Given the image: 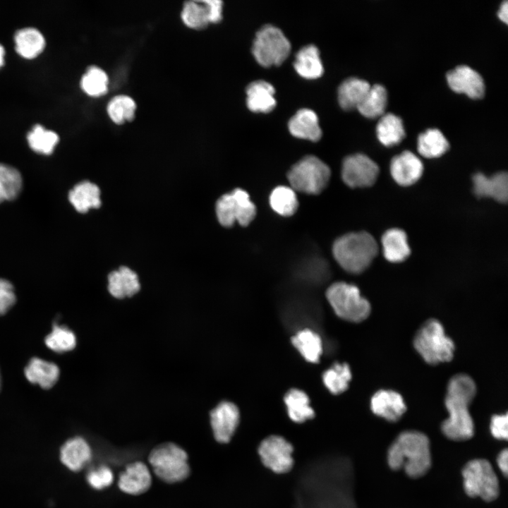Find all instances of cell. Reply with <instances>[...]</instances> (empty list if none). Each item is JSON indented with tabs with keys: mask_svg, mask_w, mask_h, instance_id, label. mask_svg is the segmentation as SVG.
<instances>
[{
	"mask_svg": "<svg viewBox=\"0 0 508 508\" xmlns=\"http://www.w3.org/2000/svg\"><path fill=\"white\" fill-rule=\"evenodd\" d=\"M476 392L474 381L466 375H456L449 382L445 397L449 416L441 424L447 439L462 442L473 437L475 426L468 408Z\"/></svg>",
	"mask_w": 508,
	"mask_h": 508,
	"instance_id": "cell-1",
	"label": "cell"
},
{
	"mask_svg": "<svg viewBox=\"0 0 508 508\" xmlns=\"http://www.w3.org/2000/svg\"><path fill=\"white\" fill-rule=\"evenodd\" d=\"M387 463L392 470H402L411 478L424 476L432 466L430 439L415 430L400 433L388 447Z\"/></svg>",
	"mask_w": 508,
	"mask_h": 508,
	"instance_id": "cell-2",
	"label": "cell"
},
{
	"mask_svg": "<svg viewBox=\"0 0 508 508\" xmlns=\"http://www.w3.org/2000/svg\"><path fill=\"white\" fill-rule=\"evenodd\" d=\"M377 250V241L365 231L343 235L334 242L332 246L333 256L337 263L353 274L361 273L367 269Z\"/></svg>",
	"mask_w": 508,
	"mask_h": 508,
	"instance_id": "cell-3",
	"label": "cell"
},
{
	"mask_svg": "<svg viewBox=\"0 0 508 508\" xmlns=\"http://www.w3.org/2000/svg\"><path fill=\"white\" fill-rule=\"evenodd\" d=\"M463 488L466 495L492 502L500 495L499 478L492 464L486 459L476 458L467 461L461 469Z\"/></svg>",
	"mask_w": 508,
	"mask_h": 508,
	"instance_id": "cell-4",
	"label": "cell"
},
{
	"mask_svg": "<svg viewBox=\"0 0 508 508\" xmlns=\"http://www.w3.org/2000/svg\"><path fill=\"white\" fill-rule=\"evenodd\" d=\"M413 346L425 361L432 365L449 361L454 355V342L436 320L423 324L414 337Z\"/></svg>",
	"mask_w": 508,
	"mask_h": 508,
	"instance_id": "cell-5",
	"label": "cell"
},
{
	"mask_svg": "<svg viewBox=\"0 0 508 508\" xmlns=\"http://www.w3.org/2000/svg\"><path fill=\"white\" fill-rule=\"evenodd\" d=\"M326 296L336 315L343 320L359 322L370 313V303L353 284L335 282L328 287Z\"/></svg>",
	"mask_w": 508,
	"mask_h": 508,
	"instance_id": "cell-6",
	"label": "cell"
},
{
	"mask_svg": "<svg viewBox=\"0 0 508 508\" xmlns=\"http://www.w3.org/2000/svg\"><path fill=\"white\" fill-rule=\"evenodd\" d=\"M331 176L329 167L318 157L306 156L288 172L287 178L295 191L317 195L327 186Z\"/></svg>",
	"mask_w": 508,
	"mask_h": 508,
	"instance_id": "cell-7",
	"label": "cell"
},
{
	"mask_svg": "<svg viewBox=\"0 0 508 508\" xmlns=\"http://www.w3.org/2000/svg\"><path fill=\"white\" fill-rule=\"evenodd\" d=\"M148 459L156 476L165 482H180L189 476L187 454L176 444L166 442L157 446Z\"/></svg>",
	"mask_w": 508,
	"mask_h": 508,
	"instance_id": "cell-8",
	"label": "cell"
},
{
	"mask_svg": "<svg viewBox=\"0 0 508 508\" xmlns=\"http://www.w3.org/2000/svg\"><path fill=\"white\" fill-rule=\"evenodd\" d=\"M291 52V44L283 32L272 25L262 27L256 33L252 53L264 67L282 64Z\"/></svg>",
	"mask_w": 508,
	"mask_h": 508,
	"instance_id": "cell-9",
	"label": "cell"
},
{
	"mask_svg": "<svg viewBox=\"0 0 508 508\" xmlns=\"http://www.w3.org/2000/svg\"><path fill=\"white\" fill-rule=\"evenodd\" d=\"M215 210L219 222L225 227L233 226L236 222L248 226L256 214V207L248 193L241 188L222 195L216 202Z\"/></svg>",
	"mask_w": 508,
	"mask_h": 508,
	"instance_id": "cell-10",
	"label": "cell"
},
{
	"mask_svg": "<svg viewBox=\"0 0 508 508\" xmlns=\"http://www.w3.org/2000/svg\"><path fill=\"white\" fill-rule=\"evenodd\" d=\"M258 452L262 464L275 473H286L294 466L293 445L282 436H268L260 443Z\"/></svg>",
	"mask_w": 508,
	"mask_h": 508,
	"instance_id": "cell-11",
	"label": "cell"
},
{
	"mask_svg": "<svg viewBox=\"0 0 508 508\" xmlns=\"http://www.w3.org/2000/svg\"><path fill=\"white\" fill-rule=\"evenodd\" d=\"M379 173L377 164L364 154L358 153L344 158L341 167L343 181L351 188L372 186Z\"/></svg>",
	"mask_w": 508,
	"mask_h": 508,
	"instance_id": "cell-12",
	"label": "cell"
},
{
	"mask_svg": "<svg viewBox=\"0 0 508 508\" xmlns=\"http://www.w3.org/2000/svg\"><path fill=\"white\" fill-rule=\"evenodd\" d=\"M238 407L230 401L219 403L210 412V423L215 440L219 443H228L239 423Z\"/></svg>",
	"mask_w": 508,
	"mask_h": 508,
	"instance_id": "cell-13",
	"label": "cell"
},
{
	"mask_svg": "<svg viewBox=\"0 0 508 508\" xmlns=\"http://www.w3.org/2000/svg\"><path fill=\"white\" fill-rule=\"evenodd\" d=\"M449 87L455 92H464L476 99L483 96L485 83L481 75L467 65H459L447 73Z\"/></svg>",
	"mask_w": 508,
	"mask_h": 508,
	"instance_id": "cell-14",
	"label": "cell"
},
{
	"mask_svg": "<svg viewBox=\"0 0 508 508\" xmlns=\"http://www.w3.org/2000/svg\"><path fill=\"white\" fill-rule=\"evenodd\" d=\"M390 171L392 178L398 184L408 186L413 184L421 178L423 171V165L414 153L405 150L392 158Z\"/></svg>",
	"mask_w": 508,
	"mask_h": 508,
	"instance_id": "cell-15",
	"label": "cell"
},
{
	"mask_svg": "<svg viewBox=\"0 0 508 508\" xmlns=\"http://www.w3.org/2000/svg\"><path fill=\"white\" fill-rule=\"evenodd\" d=\"M370 409L376 416L389 422H397L406 412V406L399 393L382 389L373 396Z\"/></svg>",
	"mask_w": 508,
	"mask_h": 508,
	"instance_id": "cell-16",
	"label": "cell"
},
{
	"mask_svg": "<svg viewBox=\"0 0 508 508\" xmlns=\"http://www.w3.org/2000/svg\"><path fill=\"white\" fill-rule=\"evenodd\" d=\"M59 454L61 463L69 470L77 472L90 461L92 451L84 438L76 436L61 445Z\"/></svg>",
	"mask_w": 508,
	"mask_h": 508,
	"instance_id": "cell-17",
	"label": "cell"
},
{
	"mask_svg": "<svg viewBox=\"0 0 508 508\" xmlns=\"http://www.w3.org/2000/svg\"><path fill=\"white\" fill-rule=\"evenodd\" d=\"M152 483L151 473L147 466L140 461L128 464L121 473L119 488L131 495H140L146 492Z\"/></svg>",
	"mask_w": 508,
	"mask_h": 508,
	"instance_id": "cell-18",
	"label": "cell"
},
{
	"mask_svg": "<svg viewBox=\"0 0 508 508\" xmlns=\"http://www.w3.org/2000/svg\"><path fill=\"white\" fill-rule=\"evenodd\" d=\"M473 192L478 197H490L500 202H506L508 198V175L500 172L492 177L481 173L473 176Z\"/></svg>",
	"mask_w": 508,
	"mask_h": 508,
	"instance_id": "cell-19",
	"label": "cell"
},
{
	"mask_svg": "<svg viewBox=\"0 0 508 508\" xmlns=\"http://www.w3.org/2000/svg\"><path fill=\"white\" fill-rule=\"evenodd\" d=\"M275 90L272 84L262 80L250 83L246 88V104L253 112L268 113L276 106Z\"/></svg>",
	"mask_w": 508,
	"mask_h": 508,
	"instance_id": "cell-20",
	"label": "cell"
},
{
	"mask_svg": "<svg viewBox=\"0 0 508 508\" xmlns=\"http://www.w3.org/2000/svg\"><path fill=\"white\" fill-rule=\"evenodd\" d=\"M288 127L292 135L318 141L322 136L317 114L311 109H301L289 120Z\"/></svg>",
	"mask_w": 508,
	"mask_h": 508,
	"instance_id": "cell-21",
	"label": "cell"
},
{
	"mask_svg": "<svg viewBox=\"0 0 508 508\" xmlns=\"http://www.w3.org/2000/svg\"><path fill=\"white\" fill-rule=\"evenodd\" d=\"M108 290L116 298L131 297L140 289L138 275L128 267L122 266L108 276Z\"/></svg>",
	"mask_w": 508,
	"mask_h": 508,
	"instance_id": "cell-22",
	"label": "cell"
},
{
	"mask_svg": "<svg viewBox=\"0 0 508 508\" xmlns=\"http://www.w3.org/2000/svg\"><path fill=\"white\" fill-rule=\"evenodd\" d=\"M25 375L32 384H37L43 389L53 387L59 377V368L54 363L32 358L25 368Z\"/></svg>",
	"mask_w": 508,
	"mask_h": 508,
	"instance_id": "cell-23",
	"label": "cell"
},
{
	"mask_svg": "<svg viewBox=\"0 0 508 508\" xmlns=\"http://www.w3.org/2000/svg\"><path fill=\"white\" fill-rule=\"evenodd\" d=\"M294 66L298 74L304 78H320L323 73V66L317 47L308 44L298 50Z\"/></svg>",
	"mask_w": 508,
	"mask_h": 508,
	"instance_id": "cell-24",
	"label": "cell"
},
{
	"mask_svg": "<svg viewBox=\"0 0 508 508\" xmlns=\"http://www.w3.org/2000/svg\"><path fill=\"white\" fill-rule=\"evenodd\" d=\"M68 199L74 208L80 213H85L91 208L101 205L99 187L88 181L76 184L68 193Z\"/></svg>",
	"mask_w": 508,
	"mask_h": 508,
	"instance_id": "cell-25",
	"label": "cell"
},
{
	"mask_svg": "<svg viewBox=\"0 0 508 508\" xmlns=\"http://www.w3.org/2000/svg\"><path fill=\"white\" fill-rule=\"evenodd\" d=\"M381 243L384 256L389 262H402L410 255L407 236L401 229L394 228L386 231Z\"/></svg>",
	"mask_w": 508,
	"mask_h": 508,
	"instance_id": "cell-26",
	"label": "cell"
},
{
	"mask_svg": "<svg viewBox=\"0 0 508 508\" xmlns=\"http://www.w3.org/2000/svg\"><path fill=\"white\" fill-rule=\"evenodd\" d=\"M370 87L365 80L351 77L344 80L338 88V101L345 110L357 108Z\"/></svg>",
	"mask_w": 508,
	"mask_h": 508,
	"instance_id": "cell-27",
	"label": "cell"
},
{
	"mask_svg": "<svg viewBox=\"0 0 508 508\" xmlns=\"http://www.w3.org/2000/svg\"><path fill=\"white\" fill-rule=\"evenodd\" d=\"M376 133L384 145L392 146L400 143L405 136L401 118L392 112L383 114L377 123Z\"/></svg>",
	"mask_w": 508,
	"mask_h": 508,
	"instance_id": "cell-28",
	"label": "cell"
},
{
	"mask_svg": "<svg viewBox=\"0 0 508 508\" xmlns=\"http://www.w3.org/2000/svg\"><path fill=\"white\" fill-rule=\"evenodd\" d=\"M16 52L23 57L32 59L44 48L45 40L42 33L33 28L18 30L14 37Z\"/></svg>",
	"mask_w": 508,
	"mask_h": 508,
	"instance_id": "cell-29",
	"label": "cell"
},
{
	"mask_svg": "<svg viewBox=\"0 0 508 508\" xmlns=\"http://www.w3.org/2000/svg\"><path fill=\"white\" fill-rule=\"evenodd\" d=\"M449 147V144L442 133L437 128H428L419 134L418 137V150L423 157L427 158L438 157L443 155Z\"/></svg>",
	"mask_w": 508,
	"mask_h": 508,
	"instance_id": "cell-30",
	"label": "cell"
},
{
	"mask_svg": "<svg viewBox=\"0 0 508 508\" xmlns=\"http://www.w3.org/2000/svg\"><path fill=\"white\" fill-rule=\"evenodd\" d=\"M289 418L296 423H303L315 416L307 394L298 389H291L284 397Z\"/></svg>",
	"mask_w": 508,
	"mask_h": 508,
	"instance_id": "cell-31",
	"label": "cell"
},
{
	"mask_svg": "<svg viewBox=\"0 0 508 508\" xmlns=\"http://www.w3.org/2000/svg\"><path fill=\"white\" fill-rule=\"evenodd\" d=\"M291 341L306 361L311 363L318 362L322 349L321 338L317 333L305 329L294 335Z\"/></svg>",
	"mask_w": 508,
	"mask_h": 508,
	"instance_id": "cell-32",
	"label": "cell"
},
{
	"mask_svg": "<svg viewBox=\"0 0 508 508\" xmlns=\"http://www.w3.org/2000/svg\"><path fill=\"white\" fill-rule=\"evenodd\" d=\"M387 100L385 87L381 84H374L357 107L359 112L368 118L382 116L384 114Z\"/></svg>",
	"mask_w": 508,
	"mask_h": 508,
	"instance_id": "cell-33",
	"label": "cell"
},
{
	"mask_svg": "<svg viewBox=\"0 0 508 508\" xmlns=\"http://www.w3.org/2000/svg\"><path fill=\"white\" fill-rule=\"evenodd\" d=\"M269 200L272 209L284 217L293 215L298 207L296 191L289 186L276 187L271 192Z\"/></svg>",
	"mask_w": 508,
	"mask_h": 508,
	"instance_id": "cell-34",
	"label": "cell"
},
{
	"mask_svg": "<svg viewBox=\"0 0 508 508\" xmlns=\"http://www.w3.org/2000/svg\"><path fill=\"white\" fill-rule=\"evenodd\" d=\"M23 179L14 167L0 163V202L12 200L20 193Z\"/></svg>",
	"mask_w": 508,
	"mask_h": 508,
	"instance_id": "cell-35",
	"label": "cell"
},
{
	"mask_svg": "<svg viewBox=\"0 0 508 508\" xmlns=\"http://www.w3.org/2000/svg\"><path fill=\"white\" fill-rule=\"evenodd\" d=\"M351 378V370L346 363H334L322 375L325 385L334 394L344 392L348 388Z\"/></svg>",
	"mask_w": 508,
	"mask_h": 508,
	"instance_id": "cell-36",
	"label": "cell"
},
{
	"mask_svg": "<svg viewBox=\"0 0 508 508\" xmlns=\"http://www.w3.org/2000/svg\"><path fill=\"white\" fill-rule=\"evenodd\" d=\"M136 104L127 95H118L112 98L107 105V113L116 124L132 121L135 117Z\"/></svg>",
	"mask_w": 508,
	"mask_h": 508,
	"instance_id": "cell-37",
	"label": "cell"
},
{
	"mask_svg": "<svg viewBox=\"0 0 508 508\" xmlns=\"http://www.w3.org/2000/svg\"><path fill=\"white\" fill-rule=\"evenodd\" d=\"M28 141L34 151L49 155L59 142V136L55 132L47 130L41 125H36L28 133Z\"/></svg>",
	"mask_w": 508,
	"mask_h": 508,
	"instance_id": "cell-38",
	"label": "cell"
},
{
	"mask_svg": "<svg viewBox=\"0 0 508 508\" xmlns=\"http://www.w3.org/2000/svg\"><path fill=\"white\" fill-rule=\"evenodd\" d=\"M46 345L52 351L63 353L73 349L76 345L74 333L67 327L55 323L52 331L45 338Z\"/></svg>",
	"mask_w": 508,
	"mask_h": 508,
	"instance_id": "cell-39",
	"label": "cell"
},
{
	"mask_svg": "<svg viewBox=\"0 0 508 508\" xmlns=\"http://www.w3.org/2000/svg\"><path fill=\"white\" fill-rule=\"evenodd\" d=\"M80 85L83 90L88 95L102 96L107 91V75L100 68L90 66L83 75Z\"/></svg>",
	"mask_w": 508,
	"mask_h": 508,
	"instance_id": "cell-40",
	"label": "cell"
},
{
	"mask_svg": "<svg viewBox=\"0 0 508 508\" xmlns=\"http://www.w3.org/2000/svg\"><path fill=\"white\" fill-rule=\"evenodd\" d=\"M201 3L196 1L185 3L181 12V19L188 28L203 29L210 23L206 8L202 1Z\"/></svg>",
	"mask_w": 508,
	"mask_h": 508,
	"instance_id": "cell-41",
	"label": "cell"
},
{
	"mask_svg": "<svg viewBox=\"0 0 508 508\" xmlns=\"http://www.w3.org/2000/svg\"><path fill=\"white\" fill-rule=\"evenodd\" d=\"M86 479L88 484L94 489L102 490L112 483L114 475L109 467L101 466L90 471Z\"/></svg>",
	"mask_w": 508,
	"mask_h": 508,
	"instance_id": "cell-42",
	"label": "cell"
},
{
	"mask_svg": "<svg viewBox=\"0 0 508 508\" xmlns=\"http://www.w3.org/2000/svg\"><path fill=\"white\" fill-rule=\"evenodd\" d=\"M16 297L13 285L0 279V315L5 314L15 303Z\"/></svg>",
	"mask_w": 508,
	"mask_h": 508,
	"instance_id": "cell-43",
	"label": "cell"
},
{
	"mask_svg": "<svg viewBox=\"0 0 508 508\" xmlns=\"http://www.w3.org/2000/svg\"><path fill=\"white\" fill-rule=\"evenodd\" d=\"M490 430L492 436L495 439L507 440L508 437L507 414L494 415L491 418Z\"/></svg>",
	"mask_w": 508,
	"mask_h": 508,
	"instance_id": "cell-44",
	"label": "cell"
},
{
	"mask_svg": "<svg viewBox=\"0 0 508 508\" xmlns=\"http://www.w3.org/2000/svg\"><path fill=\"white\" fill-rule=\"evenodd\" d=\"M204 4L210 23H218L222 18V1L219 0L202 1Z\"/></svg>",
	"mask_w": 508,
	"mask_h": 508,
	"instance_id": "cell-45",
	"label": "cell"
},
{
	"mask_svg": "<svg viewBox=\"0 0 508 508\" xmlns=\"http://www.w3.org/2000/svg\"><path fill=\"white\" fill-rule=\"evenodd\" d=\"M496 463L500 472L507 477L508 473V450L507 448L502 449L498 453Z\"/></svg>",
	"mask_w": 508,
	"mask_h": 508,
	"instance_id": "cell-46",
	"label": "cell"
},
{
	"mask_svg": "<svg viewBox=\"0 0 508 508\" xmlns=\"http://www.w3.org/2000/svg\"><path fill=\"white\" fill-rule=\"evenodd\" d=\"M497 16L500 19L507 23L508 21V4L507 1L505 0L501 3L500 8L497 12Z\"/></svg>",
	"mask_w": 508,
	"mask_h": 508,
	"instance_id": "cell-47",
	"label": "cell"
},
{
	"mask_svg": "<svg viewBox=\"0 0 508 508\" xmlns=\"http://www.w3.org/2000/svg\"><path fill=\"white\" fill-rule=\"evenodd\" d=\"M4 54L5 51L4 47L0 44V67L4 64Z\"/></svg>",
	"mask_w": 508,
	"mask_h": 508,
	"instance_id": "cell-48",
	"label": "cell"
},
{
	"mask_svg": "<svg viewBox=\"0 0 508 508\" xmlns=\"http://www.w3.org/2000/svg\"><path fill=\"white\" fill-rule=\"evenodd\" d=\"M0 387H1V376H0Z\"/></svg>",
	"mask_w": 508,
	"mask_h": 508,
	"instance_id": "cell-49",
	"label": "cell"
}]
</instances>
